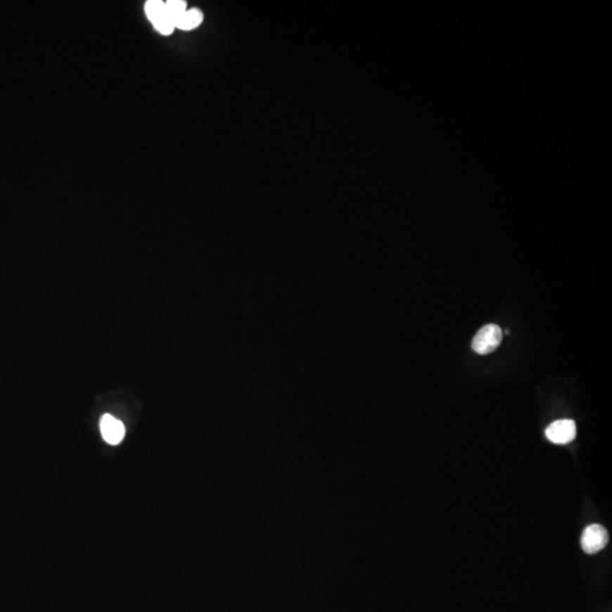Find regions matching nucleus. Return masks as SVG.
<instances>
[{"label": "nucleus", "mask_w": 612, "mask_h": 612, "mask_svg": "<svg viewBox=\"0 0 612 612\" xmlns=\"http://www.w3.org/2000/svg\"><path fill=\"white\" fill-rule=\"evenodd\" d=\"M502 340V330L497 324H487L478 330L472 340V348L480 355L493 353L500 346Z\"/></svg>", "instance_id": "f257e3e1"}, {"label": "nucleus", "mask_w": 612, "mask_h": 612, "mask_svg": "<svg viewBox=\"0 0 612 612\" xmlns=\"http://www.w3.org/2000/svg\"><path fill=\"white\" fill-rule=\"evenodd\" d=\"M609 542V534L602 525L592 524L584 530L580 537V545L587 554H598Z\"/></svg>", "instance_id": "f03ea898"}, {"label": "nucleus", "mask_w": 612, "mask_h": 612, "mask_svg": "<svg viewBox=\"0 0 612 612\" xmlns=\"http://www.w3.org/2000/svg\"><path fill=\"white\" fill-rule=\"evenodd\" d=\"M545 435L551 442L566 445L574 440L576 437V424L571 420L556 421L551 423L545 430Z\"/></svg>", "instance_id": "7ed1b4c3"}, {"label": "nucleus", "mask_w": 612, "mask_h": 612, "mask_svg": "<svg viewBox=\"0 0 612 612\" xmlns=\"http://www.w3.org/2000/svg\"><path fill=\"white\" fill-rule=\"evenodd\" d=\"M102 438L109 445H118L125 437V426L111 415L106 414L100 420Z\"/></svg>", "instance_id": "20e7f679"}, {"label": "nucleus", "mask_w": 612, "mask_h": 612, "mask_svg": "<svg viewBox=\"0 0 612 612\" xmlns=\"http://www.w3.org/2000/svg\"><path fill=\"white\" fill-rule=\"evenodd\" d=\"M202 20H203V14L200 9H187L186 12L184 13L181 18L176 20L175 29L177 27L183 31H191V30L200 27Z\"/></svg>", "instance_id": "39448f33"}, {"label": "nucleus", "mask_w": 612, "mask_h": 612, "mask_svg": "<svg viewBox=\"0 0 612 612\" xmlns=\"http://www.w3.org/2000/svg\"><path fill=\"white\" fill-rule=\"evenodd\" d=\"M146 14L148 18L151 20V23H153V22L163 18L167 14L166 4L160 1V0L148 1L146 4Z\"/></svg>", "instance_id": "423d86ee"}, {"label": "nucleus", "mask_w": 612, "mask_h": 612, "mask_svg": "<svg viewBox=\"0 0 612 612\" xmlns=\"http://www.w3.org/2000/svg\"><path fill=\"white\" fill-rule=\"evenodd\" d=\"M166 4V12L175 25L176 20L187 11V5L183 0H170Z\"/></svg>", "instance_id": "0eeeda50"}, {"label": "nucleus", "mask_w": 612, "mask_h": 612, "mask_svg": "<svg viewBox=\"0 0 612 612\" xmlns=\"http://www.w3.org/2000/svg\"><path fill=\"white\" fill-rule=\"evenodd\" d=\"M153 27L157 30L158 32L161 33L163 35H170L172 34V31L175 30V25H174V22L170 20L168 14L165 15L163 18H159V20L153 22Z\"/></svg>", "instance_id": "6e6552de"}]
</instances>
